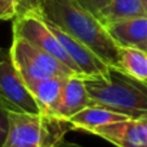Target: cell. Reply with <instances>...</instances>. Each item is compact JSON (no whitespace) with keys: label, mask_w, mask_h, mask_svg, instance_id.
Returning a JSON list of instances; mask_svg holds the SVG:
<instances>
[{"label":"cell","mask_w":147,"mask_h":147,"mask_svg":"<svg viewBox=\"0 0 147 147\" xmlns=\"http://www.w3.org/2000/svg\"><path fill=\"white\" fill-rule=\"evenodd\" d=\"M40 14L91 48L108 67L119 68L120 47L102 21L77 0H40Z\"/></svg>","instance_id":"cell-1"},{"label":"cell","mask_w":147,"mask_h":147,"mask_svg":"<svg viewBox=\"0 0 147 147\" xmlns=\"http://www.w3.org/2000/svg\"><path fill=\"white\" fill-rule=\"evenodd\" d=\"M85 81L92 106L103 107L133 120H147V82L111 68L107 78Z\"/></svg>","instance_id":"cell-2"},{"label":"cell","mask_w":147,"mask_h":147,"mask_svg":"<svg viewBox=\"0 0 147 147\" xmlns=\"http://www.w3.org/2000/svg\"><path fill=\"white\" fill-rule=\"evenodd\" d=\"M70 130L73 128L68 120L11 109L4 147H59Z\"/></svg>","instance_id":"cell-3"},{"label":"cell","mask_w":147,"mask_h":147,"mask_svg":"<svg viewBox=\"0 0 147 147\" xmlns=\"http://www.w3.org/2000/svg\"><path fill=\"white\" fill-rule=\"evenodd\" d=\"M9 52L17 72L29 90L33 89L38 82L50 77H80L74 70L50 53L18 36H13Z\"/></svg>","instance_id":"cell-4"},{"label":"cell","mask_w":147,"mask_h":147,"mask_svg":"<svg viewBox=\"0 0 147 147\" xmlns=\"http://www.w3.org/2000/svg\"><path fill=\"white\" fill-rule=\"evenodd\" d=\"M13 36L25 39L35 47L40 48L42 51L50 53L64 65L74 70L82 78V73L74 64V61L70 59V56L68 55L67 50L63 47L57 36L47 26L40 13L30 12V13L17 16L13 20Z\"/></svg>","instance_id":"cell-5"},{"label":"cell","mask_w":147,"mask_h":147,"mask_svg":"<svg viewBox=\"0 0 147 147\" xmlns=\"http://www.w3.org/2000/svg\"><path fill=\"white\" fill-rule=\"evenodd\" d=\"M0 99L14 111L42 113L35 98L17 72L9 50L0 47Z\"/></svg>","instance_id":"cell-6"},{"label":"cell","mask_w":147,"mask_h":147,"mask_svg":"<svg viewBox=\"0 0 147 147\" xmlns=\"http://www.w3.org/2000/svg\"><path fill=\"white\" fill-rule=\"evenodd\" d=\"M45 21L48 28L51 29V31L57 36V39L60 40L63 47L67 50L70 59L74 61V64L77 65L80 72L82 73L83 80L95 78V77H103V78L108 77L111 67H108L91 48H89L86 45L81 43L80 40H77L72 35L65 33L64 30H61L60 28H57L51 21H48L46 18Z\"/></svg>","instance_id":"cell-7"},{"label":"cell","mask_w":147,"mask_h":147,"mask_svg":"<svg viewBox=\"0 0 147 147\" xmlns=\"http://www.w3.org/2000/svg\"><path fill=\"white\" fill-rule=\"evenodd\" d=\"M91 134L117 147H147V120L128 119L100 126L92 130Z\"/></svg>","instance_id":"cell-8"},{"label":"cell","mask_w":147,"mask_h":147,"mask_svg":"<svg viewBox=\"0 0 147 147\" xmlns=\"http://www.w3.org/2000/svg\"><path fill=\"white\" fill-rule=\"evenodd\" d=\"M92 102L86 89L85 81L81 77H69L65 82L60 100L53 111L52 116L63 120H69L82 109L91 107Z\"/></svg>","instance_id":"cell-9"},{"label":"cell","mask_w":147,"mask_h":147,"mask_svg":"<svg viewBox=\"0 0 147 147\" xmlns=\"http://www.w3.org/2000/svg\"><path fill=\"white\" fill-rule=\"evenodd\" d=\"M104 26L119 47H133L147 53V17L122 20Z\"/></svg>","instance_id":"cell-10"},{"label":"cell","mask_w":147,"mask_h":147,"mask_svg":"<svg viewBox=\"0 0 147 147\" xmlns=\"http://www.w3.org/2000/svg\"><path fill=\"white\" fill-rule=\"evenodd\" d=\"M128 119L129 117L124 116L121 113H117V112H113L111 109L91 106L78 112L77 115L70 117L68 121L72 124L73 130H85L91 133L92 130L100 128V126H106V125L124 121V120Z\"/></svg>","instance_id":"cell-11"},{"label":"cell","mask_w":147,"mask_h":147,"mask_svg":"<svg viewBox=\"0 0 147 147\" xmlns=\"http://www.w3.org/2000/svg\"><path fill=\"white\" fill-rule=\"evenodd\" d=\"M69 77H50L40 81L30 90L33 96L35 98L42 113L52 116L61 92L64 90L65 82Z\"/></svg>","instance_id":"cell-12"},{"label":"cell","mask_w":147,"mask_h":147,"mask_svg":"<svg viewBox=\"0 0 147 147\" xmlns=\"http://www.w3.org/2000/svg\"><path fill=\"white\" fill-rule=\"evenodd\" d=\"M96 17L103 25H107L122 20L147 17V9L142 0H111Z\"/></svg>","instance_id":"cell-13"},{"label":"cell","mask_w":147,"mask_h":147,"mask_svg":"<svg viewBox=\"0 0 147 147\" xmlns=\"http://www.w3.org/2000/svg\"><path fill=\"white\" fill-rule=\"evenodd\" d=\"M119 70L136 80L147 82V53L133 47H120Z\"/></svg>","instance_id":"cell-14"},{"label":"cell","mask_w":147,"mask_h":147,"mask_svg":"<svg viewBox=\"0 0 147 147\" xmlns=\"http://www.w3.org/2000/svg\"><path fill=\"white\" fill-rule=\"evenodd\" d=\"M12 107L0 99V147H4L9 128V111Z\"/></svg>","instance_id":"cell-15"},{"label":"cell","mask_w":147,"mask_h":147,"mask_svg":"<svg viewBox=\"0 0 147 147\" xmlns=\"http://www.w3.org/2000/svg\"><path fill=\"white\" fill-rule=\"evenodd\" d=\"M18 14V0H0V20H14Z\"/></svg>","instance_id":"cell-16"},{"label":"cell","mask_w":147,"mask_h":147,"mask_svg":"<svg viewBox=\"0 0 147 147\" xmlns=\"http://www.w3.org/2000/svg\"><path fill=\"white\" fill-rule=\"evenodd\" d=\"M77 1L82 7H85L87 11L91 12L92 14L98 16L103 9L108 5L111 0H77Z\"/></svg>","instance_id":"cell-17"},{"label":"cell","mask_w":147,"mask_h":147,"mask_svg":"<svg viewBox=\"0 0 147 147\" xmlns=\"http://www.w3.org/2000/svg\"><path fill=\"white\" fill-rule=\"evenodd\" d=\"M30 12L40 13V0H18V14H25Z\"/></svg>","instance_id":"cell-18"},{"label":"cell","mask_w":147,"mask_h":147,"mask_svg":"<svg viewBox=\"0 0 147 147\" xmlns=\"http://www.w3.org/2000/svg\"><path fill=\"white\" fill-rule=\"evenodd\" d=\"M59 147H81V146H78V144H76V143H72V142L64 141V142H63V143H61Z\"/></svg>","instance_id":"cell-19"},{"label":"cell","mask_w":147,"mask_h":147,"mask_svg":"<svg viewBox=\"0 0 147 147\" xmlns=\"http://www.w3.org/2000/svg\"><path fill=\"white\" fill-rule=\"evenodd\" d=\"M143 1V4H144V7H146V9H147V0H142Z\"/></svg>","instance_id":"cell-20"}]
</instances>
